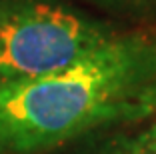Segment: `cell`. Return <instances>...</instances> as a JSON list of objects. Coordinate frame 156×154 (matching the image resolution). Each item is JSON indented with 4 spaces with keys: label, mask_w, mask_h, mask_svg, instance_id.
Masks as SVG:
<instances>
[{
    "label": "cell",
    "mask_w": 156,
    "mask_h": 154,
    "mask_svg": "<svg viewBox=\"0 0 156 154\" xmlns=\"http://www.w3.org/2000/svg\"><path fill=\"white\" fill-rule=\"evenodd\" d=\"M156 112V36L116 34L56 72L0 86V154H38Z\"/></svg>",
    "instance_id": "6da1fadb"
},
{
    "label": "cell",
    "mask_w": 156,
    "mask_h": 154,
    "mask_svg": "<svg viewBox=\"0 0 156 154\" xmlns=\"http://www.w3.org/2000/svg\"><path fill=\"white\" fill-rule=\"evenodd\" d=\"M108 154H156V124L144 132L118 140Z\"/></svg>",
    "instance_id": "3957f363"
},
{
    "label": "cell",
    "mask_w": 156,
    "mask_h": 154,
    "mask_svg": "<svg viewBox=\"0 0 156 154\" xmlns=\"http://www.w3.org/2000/svg\"><path fill=\"white\" fill-rule=\"evenodd\" d=\"M116 34L66 0H0V86L66 68Z\"/></svg>",
    "instance_id": "7a4b0ae2"
},
{
    "label": "cell",
    "mask_w": 156,
    "mask_h": 154,
    "mask_svg": "<svg viewBox=\"0 0 156 154\" xmlns=\"http://www.w3.org/2000/svg\"><path fill=\"white\" fill-rule=\"evenodd\" d=\"M86 2L112 14H140L156 6V0H86Z\"/></svg>",
    "instance_id": "277c9868"
}]
</instances>
